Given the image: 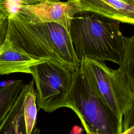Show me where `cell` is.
<instances>
[{
	"label": "cell",
	"instance_id": "obj_8",
	"mask_svg": "<svg viewBox=\"0 0 134 134\" xmlns=\"http://www.w3.org/2000/svg\"><path fill=\"white\" fill-rule=\"evenodd\" d=\"M41 62L35 60L15 47L6 39L0 47V74L30 73V68Z\"/></svg>",
	"mask_w": 134,
	"mask_h": 134
},
{
	"label": "cell",
	"instance_id": "obj_13",
	"mask_svg": "<svg viewBox=\"0 0 134 134\" xmlns=\"http://www.w3.org/2000/svg\"><path fill=\"white\" fill-rule=\"evenodd\" d=\"M22 5V0H0V10L10 17L19 12Z\"/></svg>",
	"mask_w": 134,
	"mask_h": 134
},
{
	"label": "cell",
	"instance_id": "obj_12",
	"mask_svg": "<svg viewBox=\"0 0 134 134\" xmlns=\"http://www.w3.org/2000/svg\"><path fill=\"white\" fill-rule=\"evenodd\" d=\"M118 69L125 75L134 93V35L125 37L123 57Z\"/></svg>",
	"mask_w": 134,
	"mask_h": 134
},
{
	"label": "cell",
	"instance_id": "obj_16",
	"mask_svg": "<svg viewBox=\"0 0 134 134\" xmlns=\"http://www.w3.org/2000/svg\"><path fill=\"white\" fill-rule=\"evenodd\" d=\"M123 134H134V125L125 131Z\"/></svg>",
	"mask_w": 134,
	"mask_h": 134
},
{
	"label": "cell",
	"instance_id": "obj_3",
	"mask_svg": "<svg viewBox=\"0 0 134 134\" xmlns=\"http://www.w3.org/2000/svg\"><path fill=\"white\" fill-rule=\"evenodd\" d=\"M73 110L88 134H121L122 119L104 101L79 68L65 102Z\"/></svg>",
	"mask_w": 134,
	"mask_h": 134
},
{
	"label": "cell",
	"instance_id": "obj_1",
	"mask_svg": "<svg viewBox=\"0 0 134 134\" xmlns=\"http://www.w3.org/2000/svg\"><path fill=\"white\" fill-rule=\"evenodd\" d=\"M6 39L31 58L59 62L75 72L80 67L70 34L55 23H33L19 13L8 17Z\"/></svg>",
	"mask_w": 134,
	"mask_h": 134
},
{
	"label": "cell",
	"instance_id": "obj_9",
	"mask_svg": "<svg viewBox=\"0 0 134 134\" xmlns=\"http://www.w3.org/2000/svg\"><path fill=\"white\" fill-rule=\"evenodd\" d=\"M27 89L24 85L12 107L0 124V134H26L23 102Z\"/></svg>",
	"mask_w": 134,
	"mask_h": 134
},
{
	"label": "cell",
	"instance_id": "obj_18",
	"mask_svg": "<svg viewBox=\"0 0 134 134\" xmlns=\"http://www.w3.org/2000/svg\"><path fill=\"white\" fill-rule=\"evenodd\" d=\"M59 0H51V1H58ZM74 0H67V1L68 2H72V1H74Z\"/></svg>",
	"mask_w": 134,
	"mask_h": 134
},
{
	"label": "cell",
	"instance_id": "obj_5",
	"mask_svg": "<svg viewBox=\"0 0 134 134\" xmlns=\"http://www.w3.org/2000/svg\"><path fill=\"white\" fill-rule=\"evenodd\" d=\"M75 72L62 64L47 60L32 65L30 74L36 87L39 108L51 113L65 107L67 97L73 85Z\"/></svg>",
	"mask_w": 134,
	"mask_h": 134
},
{
	"label": "cell",
	"instance_id": "obj_4",
	"mask_svg": "<svg viewBox=\"0 0 134 134\" xmlns=\"http://www.w3.org/2000/svg\"><path fill=\"white\" fill-rule=\"evenodd\" d=\"M80 69L104 101L122 120L134 102V93L125 75L108 67L104 61L83 58Z\"/></svg>",
	"mask_w": 134,
	"mask_h": 134
},
{
	"label": "cell",
	"instance_id": "obj_10",
	"mask_svg": "<svg viewBox=\"0 0 134 134\" xmlns=\"http://www.w3.org/2000/svg\"><path fill=\"white\" fill-rule=\"evenodd\" d=\"M34 79L26 84L27 89L23 102L26 134L32 133L36 123L37 115V95L36 90L34 88Z\"/></svg>",
	"mask_w": 134,
	"mask_h": 134
},
{
	"label": "cell",
	"instance_id": "obj_17",
	"mask_svg": "<svg viewBox=\"0 0 134 134\" xmlns=\"http://www.w3.org/2000/svg\"><path fill=\"white\" fill-rule=\"evenodd\" d=\"M129 3L130 4L132 5L133 6H134V0H124Z\"/></svg>",
	"mask_w": 134,
	"mask_h": 134
},
{
	"label": "cell",
	"instance_id": "obj_11",
	"mask_svg": "<svg viewBox=\"0 0 134 134\" xmlns=\"http://www.w3.org/2000/svg\"><path fill=\"white\" fill-rule=\"evenodd\" d=\"M24 84L21 80L7 82L0 86V124L12 107Z\"/></svg>",
	"mask_w": 134,
	"mask_h": 134
},
{
	"label": "cell",
	"instance_id": "obj_15",
	"mask_svg": "<svg viewBox=\"0 0 134 134\" xmlns=\"http://www.w3.org/2000/svg\"><path fill=\"white\" fill-rule=\"evenodd\" d=\"M45 1H51V0H22V4L23 5H31L37 4Z\"/></svg>",
	"mask_w": 134,
	"mask_h": 134
},
{
	"label": "cell",
	"instance_id": "obj_14",
	"mask_svg": "<svg viewBox=\"0 0 134 134\" xmlns=\"http://www.w3.org/2000/svg\"><path fill=\"white\" fill-rule=\"evenodd\" d=\"M8 26V16L3 12L0 10V47L6 39Z\"/></svg>",
	"mask_w": 134,
	"mask_h": 134
},
{
	"label": "cell",
	"instance_id": "obj_7",
	"mask_svg": "<svg viewBox=\"0 0 134 134\" xmlns=\"http://www.w3.org/2000/svg\"><path fill=\"white\" fill-rule=\"evenodd\" d=\"M79 12L88 11L134 26V6L124 0H74Z\"/></svg>",
	"mask_w": 134,
	"mask_h": 134
},
{
	"label": "cell",
	"instance_id": "obj_2",
	"mask_svg": "<svg viewBox=\"0 0 134 134\" xmlns=\"http://www.w3.org/2000/svg\"><path fill=\"white\" fill-rule=\"evenodd\" d=\"M120 23L92 12L75 14L71 21L70 34L80 61L86 58L120 65L125 38Z\"/></svg>",
	"mask_w": 134,
	"mask_h": 134
},
{
	"label": "cell",
	"instance_id": "obj_6",
	"mask_svg": "<svg viewBox=\"0 0 134 134\" xmlns=\"http://www.w3.org/2000/svg\"><path fill=\"white\" fill-rule=\"evenodd\" d=\"M78 12L74 1H45L35 4L22 5L18 12L31 23H55L63 26L69 32L71 20Z\"/></svg>",
	"mask_w": 134,
	"mask_h": 134
}]
</instances>
